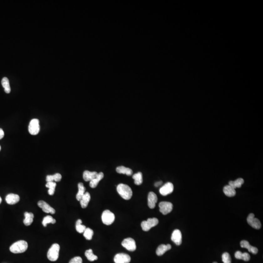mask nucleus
<instances>
[{
  "label": "nucleus",
  "mask_w": 263,
  "mask_h": 263,
  "mask_svg": "<svg viewBox=\"0 0 263 263\" xmlns=\"http://www.w3.org/2000/svg\"><path fill=\"white\" fill-rule=\"evenodd\" d=\"M117 193L125 200H129L133 195V192L128 185L124 184L118 185L116 188Z\"/></svg>",
  "instance_id": "nucleus-1"
},
{
  "label": "nucleus",
  "mask_w": 263,
  "mask_h": 263,
  "mask_svg": "<svg viewBox=\"0 0 263 263\" xmlns=\"http://www.w3.org/2000/svg\"><path fill=\"white\" fill-rule=\"evenodd\" d=\"M28 248V244L24 240L17 241L11 245L10 250L13 253H23L26 251Z\"/></svg>",
  "instance_id": "nucleus-2"
},
{
  "label": "nucleus",
  "mask_w": 263,
  "mask_h": 263,
  "mask_svg": "<svg viewBox=\"0 0 263 263\" xmlns=\"http://www.w3.org/2000/svg\"><path fill=\"white\" fill-rule=\"evenodd\" d=\"M60 247L58 244H54L52 245L47 252V256L51 261H57L59 256Z\"/></svg>",
  "instance_id": "nucleus-3"
},
{
  "label": "nucleus",
  "mask_w": 263,
  "mask_h": 263,
  "mask_svg": "<svg viewBox=\"0 0 263 263\" xmlns=\"http://www.w3.org/2000/svg\"><path fill=\"white\" fill-rule=\"evenodd\" d=\"M158 222L159 221L157 218H148L147 220L142 222L141 226L143 230L148 231L152 227L157 226Z\"/></svg>",
  "instance_id": "nucleus-4"
},
{
  "label": "nucleus",
  "mask_w": 263,
  "mask_h": 263,
  "mask_svg": "<svg viewBox=\"0 0 263 263\" xmlns=\"http://www.w3.org/2000/svg\"><path fill=\"white\" fill-rule=\"evenodd\" d=\"M101 219L102 222L105 225H110L115 221V216L114 214L109 210H105L102 213Z\"/></svg>",
  "instance_id": "nucleus-5"
},
{
  "label": "nucleus",
  "mask_w": 263,
  "mask_h": 263,
  "mask_svg": "<svg viewBox=\"0 0 263 263\" xmlns=\"http://www.w3.org/2000/svg\"><path fill=\"white\" fill-rule=\"evenodd\" d=\"M39 130L40 126L39 120L34 118L31 120L28 126V131L30 134L32 135H37L39 133Z\"/></svg>",
  "instance_id": "nucleus-6"
},
{
  "label": "nucleus",
  "mask_w": 263,
  "mask_h": 263,
  "mask_svg": "<svg viewBox=\"0 0 263 263\" xmlns=\"http://www.w3.org/2000/svg\"><path fill=\"white\" fill-rule=\"evenodd\" d=\"M159 211L163 214L166 215L172 211L173 205L169 202L163 201L159 204Z\"/></svg>",
  "instance_id": "nucleus-7"
},
{
  "label": "nucleus",
  "mask_w": 263,
  "mask_h": 263,
  "mask_svg": "<svg viewBox=\"0 0 263 263\" xmlns=\"http://www.w3.org/2000/svg\"><path fill=\"white\" fill-rule=\"evenodd\" d=\"M123 247L130 251H135L137 249L136 242L132 238H127L124 239L121 243Z\"/></svg>",
  "instance_id": "nucleus-8"
},
{
  "label": "nucleus",
  "mask_w": 263,
  "mask_h": 263,
  "mask_svg": "<svg viewBox=\"0 0 263 263\" xmlns=\"http://www.w3.org/2000/svg\"><path fill=\"white\" fill-rule=\"evenodd\" d=\"M247 222L250 226L256 229H260L261 223L257 218H255L253 214H250L247 218Z\"/></svg>",
  "instance_id": "nucleus-9"
},
{
  "label": "nucleus",
  "mask_w": 263,
  "mask_h": 263,
  "mask_svg": "<svg viewBox=\"0 0 263 263\" xmlns=\"http://www.w3.org/2000/svg\"><path fill=\"white\" fill-rule=\"evenodd\" d=\"M130 261V256L125 253H118L114 257L115 263H129Z\"/></svg>",
  "instance_id": "nucleus-10"
},
{
  "label": "nucleus",
  "mask_w": 263,
  "mask_h": 263,
  "mask_svg": "<svg viewBox=\"0 0 263 263\" xmlns=\"http://www.w3.org/2000/svg\"><path fill=\"white\" fill-rule=\"evenodd\" d=\"M173 184L171 182H167L159 189V193L163 196L168 195L173 193Z\"/></svg>",
  "instance_id": "nucleus-11"
},
{
  "label": "nucleus",
  "mask_w": 263,
  "mask_h": 263,
  "mask_svg": "<svg viewBox=\"0 0 263 263\" xmlns=\"http://www.w3.org/2000/svg\"><path fill=\"white\" fill-rule=\"evenodd\" d=\"M38 205L39 208L42 209L43 212L45 213H50L51 214H54L56 212L55 209L53 208L50 206L48 203L44 201H39L38 203Z\"/></svg>",
  "instance_id": "nucleus-12"
},
{
  "label": "nucleus",
  "mask_w": 263,
  "mask_h": 263,
  "mask_svg": "<svg viewBox=\"0 0 263 263\" xmlns=\"http://www.w3.org/2000/svg\"><path fill=\"white\" fill-rule=\"evenodd\" d=\"M171 239L177 245H180L182 243V234L181 231L179 229H175L173 232Z\"/></svg>",
  "instance_id": "nucleus-13"
},
{
  "label": "nucleus",
  "mask_w": 263,
  "mask_h": 263,
  "mask_svg": "<svg viewBox=\"0 0 263 263\" xmlns=\"http://www.w3.org/2000/svg\"><path fill=\"white\" fill-rule=\"evenodd\" d=\"M157 201V197L153 192H150L148 196V205L150 209L155 208Z\"/></svg>",
  "instance_id": "nucleus-14"
},
{
  "label": "nucleus",
  "mask_w": 263,
  "mask_h": 263,
  "mask_svg": "<svg viewBox=\"0 0 263 263\" xmlns=\"http://www.w3.org/2000/svg\"><path fill=\"white\" fill-rule=\"evenodd\" d=\"M240 245L242 248H246L248 249L249 252H251L253 254H257L258 251L257 248L250 245L249 242L246 240L241 241L240 242Z\"/></svg>",
  "instance_id": "nucleus-15"
},
{
  "label": "nucleus",
  "mask_w": 263,
  "mask_h": 263,
  "mask_svg": "<svg viewBox=\"0 0 263 263\" xmlns=\"http://www.w3.org/2000/svg\"><path fill=\"white\" fill-rule=\"evenodd\" d=\"M20 196L18 194L14 193H10L8 194L6 197V200L7 203L10 205H14L19 202L20 201Z\"/></svg>",
  "instance_id": "nucleus-16"
},
{
  "label": "nucleus",
  "mask_w": 263,
  "mask_h": 263,
  "mask_svg": "<svg viewBox=\"0 0 263 263\" xmlns=\"http://www.w3.org/2000/svg\"><path fill=\"white\" fill-rule=\"evenodd\" d=\"M171 248H172V246L170 244L160 245L158 247L157 249L156 250V253L158 256L162 255L167 251L171 250Z\"/></svg>",
  "instance_id": "nucleus-17"
},
{
  "label": "nucleus",
  "mask_w": 263,
  "mask_h": 263,
  "mask_svg": "<svg viewBox=\"0 0 263 263\" xmlns=\"http://www.w3.org/2000/svg\"><path fill=\"white\" fill-rule=\"evenodd\" d=\"M98 173L96 172H90L88 171H85L83 172V179L85 181H91L92 180L95 178L98 175Z\"/></svg>",
  "instance_id": "nucleus-18"
},
{
  "label": "nucleus",
  "mask_w": 263,
  "mask_h": 263,
  "mask_svg": "<svg viewBox=\"0 0 263 263\" xmlns=\"http://www.w3.org/2000/svg\"><path fill=\"white\" fill-rule=\"evenodd\" d=\"M91 199V196L88 192L85 193L84 195L80 200V204L82 208L85 209L87 207L88 203Z\"/></svg>",
  "instance_id": "nucleus-19"
},
{
  "label": "nucleus",
  "mask_w": 263,
  "mask_h": 263,
  "mask_svg": "<svg viewBox=\"0 0 263 263\" xmlns=\"http://www.w3.org/2000/svg\"><path fill=\"white\" fill-rule=\"evenodd\" d=\"M103 177H104V174H103V173L100 172V173H98V175L96 176V178L90 181V187L92 188H95L96 187L98 184H99V182L103 178Z\"/></svg>",
  "instance_id": "nucleus-20"
},
{
  "label": "nucleus",
  "mask_w": 263,
  "mask_h": 263,
  "mask_svg": "<svg viewBox=\"0 0 263 263\" xmlns=\"http://www.w3.org/2000/svg\"><path fill=\"white\" fill-rule=\"evenodd\" d=\"M116 171L117 173L125 174L126 175H129V176H130L133 174V171L132 169L123 166L117 167L116 169Z\"/></svg>",
  "instance_id": "nucleus-21"
},
{
  "label": "nucleus",
  "mask_w": 263,
  "mask_h": 263,
  "mask_svg": "<svg viewBox=\"0 0 263 263\" xmlns=\"http://www.w3.org/2000/svg\"><path fill=\"white\" fill-rule=\"evenodd\" d=\"M24 218L23 220V223L26 226H30L33 223V218H34V214L32 213H28L25 212L24 213Z\"/></svg>",
  "instance_id": "nucleus-22"
},
{
  "label": "nucleus",
  "mask_w": 263,
  "mask_h": 263,
  "mask_svg": "<svg viewBox=\"0 0 263 263\" xmlns=\"http://www.w3.org/2000/svg\"><path fill=\"white\" fill-rule=\"evenodd\" d=\"M235 257L237 259H242L245 261H248L250 260V254L247 252L242 253L240 251H237L235 253Z\"/></svg>",
  "instance_id": "nucleus-23"
},
{
  "label": "nucleus",
  "mask_w": 263,
  "mask_h": 263,
  "mask_svg": "<svg viewBox=\"0 0 263 263\" xmlns=\"http://www.w3.org/2000/svg\"><path fill=\"white\" fill-rule=\"evenodd\" d=\"M224 193L228 197H232L235 195L236 191L235 188L229 185L225 186L223 188Z\"/></svg>",
  "instance_id": "nucleus-24"
},
{
  "label": "nucleus",
  "mask_w": 263,
  "mask_h": 263,
  "mask_svg": "<svg viewBox=\"0 0 263 263\" xmlns=\"http://www.w3.org/2000/svg\"><path fill=\"white\" fill-rule=\"evenodd\" d=\"M244 183V180L242 178L237 179L235 181H230L229 183V185L235 189L237 188H240Z\"/></svg>",
  "instance_id": "nucleus-25"
},
{
  "label": "nucleus",
  "mask_w": 263,
  "mask_h": 263,
  "mask_svg": "<svg viewBox=\"0 0 263 263\" xmlns=\"http://www.w3.org/2000/svg\"><path fill=\"white\" fill-rule=\"evenodd\" d=\"M78 188H79V191H78V193L76 195V199H77V200L80 201L82 196L85 193L86 188L83 185V183H81V182L78 184Z\"/></svg>",
  "instance_id": "nucleus-26"
},
{
  "label": "nucleus",
  "mask_w": 263,
  "mask_h": 263,
  "mask_svg": "<svg viewBox=\"0 0 263 263\" xmlns=\"http://www.w3.org/2000/svg\"><path fill=\"white\" fill-rule=\"evenodd\" d=\"M61 177L60 173H56L54 175H48L46 178V180L47 182H53L55 181L56 182H59L61 180Z\"/></svg>",
  "instance_id": "nucleus-27"
},
{
  "label": "nucleus",
  "mask_w": 263,
  "mask_h": 263,
  "mask_svg": "<svg viewBox=\"0 0 263 263\" xmlns=\"http://www.w3.org/2000/svg\"><path fill=\"white\" fill-rule=\"evenodd\" d=\"M2 85L3 86L4 88V90L6 93H10L11 92V88L10 86V84H9V81L7 77H4L3 78L2 80Z\"/></svg>",
  "instance_id": "nucleus-28"
},
{
  "label": "nucleus",
  "mask_w": 263,
  "mask_h": 263,
  "mask_svg": "<svg viewBox=\"0 0 263 263\" xmlns=\"http://www.w3.org/2000/svg\"><path fill=\"white\" fill-rule=\"evenodd\" d=\"M134 183L137 185H140L143 182L142 174L141 172H138L133 175Z\"/></svg>",
  "instance_id": "nucleus-29"
},
{
  "label": "nucleus",
  "mask_w": 263,
  "mask_h": 263,
  "mask_svg": "<svg viewBox=\"0 0 263 263\" xmlns=\"http://www.w3.org/2000/svg\"><path fill=\"white\" fill-rule=\"evenodd\" d=\"M56 187V183L54 182H47L46 184V187L48 188L49 190L48 191V194L50 195H54L55 192V188Z\"/></svg>",
  "instance_id": "nucleus-30"
},
{
  "label": "nucleus",
  "mask_w": 263,
  "mask_h": 263,
  "mask_svg": "<svg viewBox=\"0 0 263 263\" xmlns=\"http://www.w3.org/2000/svg\"><path fill=\"white\" fill-rule=\"evenodd\" d=\"M85 255L86 257L88 260H89V261H91V262L94 261L95 260H96L98 258L97 256L95 255L94 254L93 252V250L91 249L87 250L85 252Z\"/></svg>",
  "instance_id": "nucleus-31"
},
{
  "label": "nucleus",
  "mask_w": 263,
  "mask_h": 263,
  "mask_svg": "<svg viewBox=\"0 0 263 263\" xmlns=\"http://www.w3.org/2000/svg\"><path fill=\"white\" fill-rule=\"evenodd\" d=\"M76 230L80 234H82L85 230L86 227L85 225H82V220L81 219H78L76 222Z\"/></svg>",
  "instance_id": "nucleus-32"
},
{
  "label": "nucleus",
  "mask_w": 263,
  "mask_h": 263,
  "mask_svg": "<svg viewBox=\"0 0 263 263\" xmlns=\"http://www.w3.org/2000/svg\"><path fill=\"white\" fill-rule=\"evenodd\" d=\"M56 220L53 218L51 216L47 215V216L44 217L43 222H42V224H43V226L44 227H46L47 226V224L51 223L53 224L56 223Z\"/></svg>",
  "instance_id": "nucleus-33"
},
{
  "label": "nucleus",
  "mask_w": 263,
  "mask_h": 263,
  "mask_svg": "<svg viewBox=\"0 0 263 263\" xmlns=\"http://www.w3.org/2000/svg\"><path fill=\"white\" fill-rule=\"evenodd\" d=\"M93 235V230L91 229L90 228H86L85 231L83 232V236H85L86 239L88 240H91L92 239Z\"/></svg>",
  "instance_id": "nucleus-34"
},
{
  "label": "nucleus",
  "mask_w": 263,
  "mask_h": 263,
  "mask_svg": "<svg viewBox=\"0 0 263 263\" xmlns=\"http://www.w3.org/2000/svg\"><path fill=\"white\" fill-rule=\"evenodd\" d=\"M222 259L224 263H231V257L228 252H225L222 254Z\"/></svg>",
  "instance_id": "nucleus-35"
},
{
  "label": "nucleus",
  "mask_w": 263,
  "mask_h": 263,
  "mask_svg": "<svg viewBox=\"0 0 263 263\" xmlns=\"http://www.w3.org/2000/svg\"><path fill=\"white\" fill-rule=\"evenodd\" d=\"M69 263H82V259L80 257H75L70 260Z\"/></svg>",
  "instance_id": "nucleus-36"
},
{
  "label": "nucleus",
  "mask_w": 263,
  "mask_h": 263,
  "mask_svg": "<svg viewBox=\"0 0 263 263\" xmlns=\"http://www.w3.org/2000/svg\"><path fill=\"white\" fill-rule=\"evenodd\" d=\"M4 133L3 130L2 129L0 128V139H2L4 137Z\"/></svg>",
  "instance_id": "nucleus-37"
},
{
  "label": "nucleus",
  "mask_w": 263,
  "mask_h": 263,
  "mask_svg": "<svg viewBox=\"0 0 263 263\" xmlns=\"http://www.w3.org/2000/svg\"><path fill=\"white\" fill-rule=\"evenodd\" d=\"M162 181H158V182H156L155 184V187H157L161 185L162 184Z\"/></svg>",
  "instance_id": "nucleus-38"
},
{
  "label": "nucleus",
  "mask_w": 263,
  "mask_h": 263,
  "mask_svg": "<svg viewBox=\"0 0 263 263\" xmlns=\"http://www.w3.org/2000/svg\"><path fill=\"white\" fill-rule=\"evenodd\" d=\"M2 201V200L1 197H0V204L1 203Z\"/></svg>",
  "instance_id": "nucleus-39"
},
{
  "label": "nucleus",
  "mask_w": 263,
  "mask_h": 263,
  "mask_svg": "<svg viewBox=\"0 0 263 263\" xmlns=\"http://www.w3.org/2000/svg\"><path fill=\"white\" fill-rule=\"evenodd\" d=\"M1 146H0V151H1Z\"/></svg>",
  "instance_id": "nucleus-40"
},
{
  "label": "nucleus",
  "mask_w": 263,
  "mask_h": 263,
  "mask_svg": "<svg viewBox=\"0 0 263 263\" xmlns=\"http://www.w3.org/2000/svg\"><path fill=\"white\" fill-rule=\"evenodd\" d=\"M214 263H217V262H214Z\"/></svg>",
  "instance_id": "nucleus-41"
}]
</instances>
